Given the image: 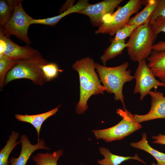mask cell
<instances>
[{
	"label": "cell",
	"instance_id": "6da1fadb",
	"mask_svg": "<svg viewBox=\"0 0 165 165\" xmlns=\"http://www.w3.org/2000/svg\"><path fill=\"white\" fill-rule=\"evenodd\" d=\"M96 63L90 57L76 61L73 69L79 73L80 82V97L75 109L78 114L84 113L88 106L87 101L93 95L103 94L105 91L95 71Z\"/></svg>",
	"mask_w": 165,
	"mask_h": 165
},
{
	"label": "cell",
	"instance_id": "7a4b0ae2",
	"mask_svg": "<svg viewBox=\"0 0 165 165\" xmlns=\"http://www.w3.org/2000/svg\"><path fill=\"white\" fill-rule=\"evenodd\" d=\"M129 63L126 62L120 65L112 67H107L96 63L95 69L98 74L101 82L108 93L113 94L114 99L120 100L126 109L123 93L124 84L134 79L131 75V70L127 69Z\"/></svg>",
	"mask_w": 165,
	"mask_h": 165
},
{
	"label": "cell",
	"instance_id": "3957f363",
	"mask_svg": "<svg viewBox=\"0 0 165 165\" xmlns=\"http://www.w3.org/2000/svg\"><path fill=\"white\" fill-rule=\"evenodd\" d=\"M150 18L134 30L126 43L128 54L132 61L138 62L146 59L152 51L156 38L151 28Z\"/></svg>",
	"mask_w": 165,
	"mask_h": 165
},
{
	"label": "cell",
	"instance_id": "277c9868",
	"mask_svg": "<svg viewBox=\"0 0 165 165\" xmlns=\"http://www.w3.org/2000/svg\"><path fill=\"white\" fill-rule=\"evenodd\" d=\"M47 63L38 52L30 59L20 60L6 74L5 85L13 80L23 78L31 80L35 85L43 86L47 81L41 67Z\"/></svg>",
	"mask_w": 165,
	"mask_h": 165
},
{
	"label": "cell",
	"instance_id": "5b68a950",
	"mask_svg": "<svg viewBox=\"0 0 165 165\" xmlns=\"http://www.w3.org/2000/svg\"><path fill=\"white\" fill-rule=\"evenodd\" d=\"M146 2L144 0H130L112 14L105 16L102 23L95 33L115 35L119 30L127 25L130 16L137 13Z\"/></svg>",
	"mask_w": 165,
	"mask_h": 165
},
{
	"label": "cell",
	"instance_id": "8992f818",
	"mask_svg": "<svg viewBox=\"0 0 165 165\" xmlns=\"http://www.w3.org/2000/svg\"><path fill=\"white\" fill-rule=\"evenodd\" d=\"M116 112L122 118L118 124L107 129L92 130L97 139H103L106 142L119 140L142 127L135 119L134 114L126 108L124 110L118 109Z\"/></svg>",
	"mask_w": 165,
	"mask_h": 165
},
{
	"label": "cell",
	"instance_id": "52a82bcc",
	"mask_svg": "<svg viewBox=\"0 0 165 165\" xmlns=\"http://www.w3.org/2000/svg\"><path fill=\"white\" fill-rule=\"evenodd\" d=\"M13 11L9 19L0 26V31L9 36L13 35L27 45L31 43L28 31L33 18L24 9L22 0H12Z\"/></svg>",
	"mask_w": 165,
	"mask_h": 165
},
{
	"label": "cell",
	"instance_id": "ba28073f",
	"mask_svg": "<svg viewBox=\"0 0 165 165\" xmlns=\"http://www.w3.org/2000/svg\"><path fill=\"white\" fill-rule=\"evenodd\" d=\"M138 65L134 74L136 84L134 94L139 93L140 100H143L151 90L158 86L165 87V84L157 80L148 66L146 59L138 62Z\"/></svg>",
	"mask_w": 165,
	"mask_h": 165
},
{
	"label": "cell",
	"instance_id": "9c48e42d",
	"mask_svg": "<svg viewBox=\"0 0 165 165\" xmlns=\"http://www.w3.org/2000/svg\"><path fill=\"white\" fill-rule=\"evenodd\" d=\"M123 0H105L94 4H88L78 13L88 16L92 25H101L103 17L113 13L115 9Z\"/></svg>",
	"mask_w": 165,
	"mask_h": 165
},
{
	"label": "cell",
	"instance_id": "30bf717a",
	"mask_svg": "<svg viewBox=\"0 0 165 165\" xmlns=\"http://www.w3.org/2000/svg\"><path fill=\"white\" fill-rule=\"evenodd\" d=\"M9 36L0 31V39L5 42L4 52L0 54V58L4 57L17 60H27L32 58L37 52L38 50L31 47L29 45L22 46L13 42Z\"/></svg>",
	"mask_w": 165,
	"mask_h": 165
},
{
	"label": "cell",
	"instance_id": "8fae6325",
	"mask_svg": "<svg viewBox=\"0 0 165 165\" xmlns=\"http://www.w3.org/2000/svg\"><path fill=\"white\" fill-rule=\"evenodd\" d=\"M151 98V106L148 113L144 115H134L138 123L157 119H165V97L159 91L151 90L148 93Z\"/></svg>",
	"mask_w": 165,
	"mask_h": 165
},
{
	"label": "cell",
	"instance_id": "7c38bea8",
	"mask_svg": "<svg viewBox=\"0 0 165 165\" xmlns=\"http://www.w3.org/2000/svg\"><path fill=\"white\" fill-rule=\"evenodd\" d=\"M21 144V150L19 157L10 158L9 162L11 165H26L27 162L32 153L38 149L50 150L46 144L43 139H41L35 145H32L28 138L25 134H22L20 137Z\"/></svg>",
	"mask_w": 165,
	"mask_h": 165
},
{
	"label": "cell",
	"instance_id": "4fadbf2b",
	"mask_svg": "<svg viewBox=\"0 0 165 165\" xmlns=\"http://www.w3.org/2000/svg\"><path fill=\"white\" fill-rule=\"evenodd\" d=\"M147 59L148 66L154 76L165 84V50H152Z\"/></svg>",
	"mask_w": 165,
	"mask_h": 165
},
{
	"label": "cell",
	"instance_id": "5bb4252c",
	"mask_svg": "<svg viewBox=\"0 0 165 165\" xmlns=\"http://www.w3.org/2000/svg\"><path fill=\"white\" fill-rule=\"evenodd\" d=\"M89 4L87 0H79L75 5L70 6L65 11L55 16L42 19H34L31 20V25L38 24L54 26L62 18L72 13H78L84 9Z\"/></svg>",
	"mask_w": 165,
	"mask_h": 165
},
{
	"label": "cell",
	"instance_id": "9a60e30c",
	"mask_svg": "<svg viewBox=\"0 0 165 165\" xmlns=\"http://www.w3.org/2000/svg\"><path fill=\"white\" fill-rule=\"evenodd\" d=\"M61 105L53 109L41 114L33 115L16 114L15 116L19 121L30 123L35 128L37 132L38 141L40 140L39 135L42 124L47 119L55 115Z\"/></svg>",
	"mask_w": 165,
	"mask_h": 165
},
{
	"label": "cell",
	"instance_id": "2e32d148",
	"mask_svg": "<svg viewBox=\"0 0 165 165\" xmlns=\"http://www.w3.org/2000/svg\"><path fill=\"white\" fill-rule=\"evenodd\" d=\"M99 151L104 157L102 160H98L97 162L100 165H119L123 162L130 160H134L146 164L144 161L140 158L137 153L134 156H123L115 155L111 153L109 149L103 147L99 148Z\"/></svg>",
	"mask_w": 165,
	"mask_h": 165
},
{
	"label": "cell",
	"instance_id": "e0dca14e",
	"mask_svg": "<svg viewBox=\"0 0 165 165\" xmlns=\"http://www.w3.org/2000/svg\"><path fill=\"white\" fill-rule=\"evenodd\" d=\"M157 2V0H147L144 8L130 18L127 25H135L138 26L145 23L151 18L156 9Z\"/></svg>",
	"mask_w": 165,
	"mask_h": 165
},
{
	"label": "cell",
	"instance_id": "ac0fdd59",
	"mask_svg": "<svg viewBox=\"0 0 165 165\" xmlns=\"http://www.w3.org/2000/svg\"><path fill=\"white\" fill-rule=\"evenodd\" d=\"M141 140L137 142H131V146L148 153L156 160L158 165H165V153L160 152L152 148L148 144L147 134L144 133Z\"/></svg>",
	"mask_w": 165,
	"mask_h": 165
},
{
	"label": "cell",
	"instance_id": "d6986e66",
	"mask_svg": "<svg viewBox=\"0 0 165 165\" xmlns=\"http://www.w3.org/2000/svg\"><path fill=\"white\" fill-rule=\"evenodd\" d=\"M19 136V133L14 131L11 132L5 145L0 151V165H10L9 157L13 150L20 143V141H16Z\"/></svg>",
	"mask_w": 165,
	"mask_h": 165
},
{
	"label": "cell",
	"instance_id": "ffe728a7",
	"mask_svg": "<svg viewBox=\"0 0 165 165\" xmlns=\"http://www.w3.org/2000/svg\"><path fill=\"white\" fill-rule=\"evenodd\" d=\"M63 153L64 151L60 149L52 153H38L33 156L32 160L35 165H57V161Z\"/></svg>",
	"mask_w": 165,
	"mask_h": 165
},
{
	"label": "cell",
	"instance_id": "44dd1931",
	"mask_svg": "<svg viewBox=\"0 0 165 165\" xmlns=\"http://www.w3.org/2000/svg\"><path fill=\"white\" fill-rule=\"evenodd\" d=\"M126 47L125 41H112L110 45L100 57L104 66H106V62L109 60L122 54L123 50Z\"/></svg>",
	"mask_w": 165,
	"mask_h": 165
},
{
	"label": "cell",
	"instance_id": "7402d4cb",
	"mask_svg": "<svg viewBox=\"0 0 165 165\" xmlns=\"http://www.w3.org/2000/svg\"><path fill=\"white\" fill-rule=\"evenodd\" d=\"M20 60L4 57L0 58V86L1 89L5 86L6 77L8 72Z\"/></svg>",
	"mask_w": 165,
	"mask_h": 165
},
{
	"label": "cell",
	"instance_id": "603a6c76",
	"mask_svg": "<svg viewBox=\"0 0 165 165\" xmlns=\"http://www.w3.org/2000/svg\"><path fill=\"white\" fill-rule=\"evenodd\" d=\"M13 11L12 0L0 1V26L10 18Z\"/></svg>",
	"mask_w": 165,
	"mask_h": 165
},
{
	"label": "cell",
	"instance_id": "cb8c5ba5",
	"mask_svg": "<svg viewBox=\"0 0 165 165\" xmlns=\"http://www.w3.org/2000/svg\"><path fill=\"white\" fill-rule=\"evenodd\" d=\"M41 68L47 81L57 78L59 72L63 71L59 68L56 64L53 63H47L42 65Z\"/></svg>",
	"mask_w": 165,
	"mask_h": 165
},
{
	"label": "cell",
	"instance_id": "d4e9b609",
	"mask_svg": "<svg viewBox=\"0 0 165 165\" xmlns=\"http://www.w3.org/2000/svg\"><path fill=\"white\" fill-rule=\"evenodd\" d=\"M138 27L135 25H126L116 32L112 41H125L127 38L130 37L134 30Z\"/></svg>",
	"mask_w": 165,
	"mask_h": 165
},
{
	"label": "cell",
	"instance_id": "484cf974",
	"mask_svg": "<svg viewBox=\"0 0 165 165\" xmlns=\"http://www.w3.org/2000/svg\"><path fill=\"white\" fill-rule=\"evenodd\" d=\"M151 30L157 38L158 34L161 32L165 33V17L159 16L150 24Z\"/></svg>",
	"mask_w": 165,
	"mask_h": 165
},
{
	"label": "cell",
	"instance_id": "4316f807",
	"mask_svg": "<svg viewBox=\"0 0 165 165\" xmlns=\"http://www.w3.org/2000/svg\"><path fill=\"white\" fill-rule=\"evenodd\" d=\"M156 9L150 19V24L159 16L165 17V0H157Z\"/></svg>",
	"mask_w": 165,
	"mask_h": 165
},
{
	"label": "cell",
	"instance_id": "83f0119b",
	"mask_svg": "<svg viewBox=\"0 0 165 165\" xmlns=\"http://www.w3.org/2000/svg\"><path fill=\"white\" fill-rule=\"evenodd\" d=\"M152 138L154 140L153 143L165 145V135L159 134L157 136H153Z\"/></svg>",
	"mask_w": 165,
	"mask_h": 165
},
{
	"label": "cell",
	"instance_id": "f1b7e54d",
	"mask_svg": "<svg viewBox=\"0 0 165 165\" xmlns=\"http://www.w3.org/2000/svg\"><path fill=\"white\" fill-rule=\"evenodd\" d=\"M152 49L155 51L165 50V41H160L154 44Z\"/></svg>",
	"mask_w": 165,
	"mask_h": 165
},
{
	"label": "cell",
	"instance_id": "f546056e",
	"mask_svg": "<svg viewBox=\"0 0 165 165\" xmlns=\"http://www.w3.org/2000/svg\"><path fill=\"white\" fill-rule=\"evenodd\" d=\"M150 165H158L157 163H156L154 162H152L151 164Z\"/></svg>",
	"mask_w": 165,
	"mask_h": 165
},
{
	"label": "cell",
	"instance_id": "4dcf8cb0",
	"mask_svg": "<svg viewBox=\"0 0 165 165\" xmlns=\"http://www.w3.org/2000/svg\"><path fill=\"white\" fill-rule=\"evenodd\" d=\"M81 165H82V164H81Z\"/></svg>",
	"mask_w": 165,
	"mask_h": 165
}]
</instances>
